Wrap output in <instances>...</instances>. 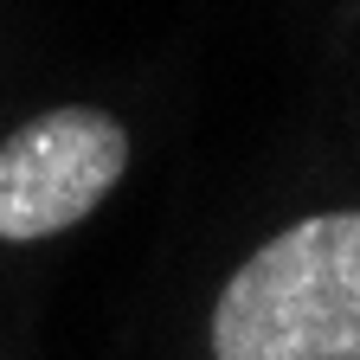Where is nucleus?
I'll use <instances>...</instances> for the list:
<instances>
[{"label": "nucleus", "instance_id": "nucleus-2", "mask_svg": "<svg viewBox=\"0 0 360 360\" xmlns=\"http://www.w3.org/2000/svg\"><path fill=\"white\" fill-rule=\"evenodd\" d=\"M129 167V135L103 110H45L0 148V238L32 245L90 219Z\"/></svg>", "mask_w": 360, "mask_h": 360}, {"label": "nucleus", "instance_id": "nucleus-1", "mask_svg": "<svg viewBox=\"0 0 360 360\" xmlns=\"http://www.w3.org/2000/svg\"><path fill=\"white\" fill-rule=\"evenodd\" d=\"M212 360H360V212L264 238L212 302Z\"/></svg>", "mask_w": 360, "mask_h": 360}]
</instances>
